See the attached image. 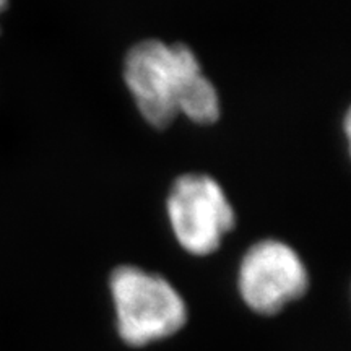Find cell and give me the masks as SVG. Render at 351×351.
I'll list each match as a JSON object with an SVG mask.
<instances>
[{
	"instance_id": "5b68a950",
	"label": "cell",
	"mask_w": 351,
	"mask_h": 351,
	"mask_svg": "<svg viewBox=\"0 0 351 351\" xmlns=\"http://www.w3.org/2000/svg\"><path fill=\"white\" fill-rule=\"evenodd\" d=\"M5 7H7V0H0V13L5 10Z\"/></svg>"
},
{
	"instance_id": "3957f363",
	"label": "cell",
	"mask_w": 351,
	"mask_h": 351,
	"mask_svg": "<svg viewBox=\"0 0 351 351\" xmlns=\"http://www.w3.org/2000/svg\"><path fill=\"white\" fill-rule=\"evenodd\" d=\"M171 228L184 251L210 256L236 225V215L225 191L207 174H184L168 195Z\"/></svg>"
},
{
	"instance_id": "7a4b0ae2",
	"label": "cell",
	"mask_w": 351,
	"mask_h": 351,
	"mask_svg": "<svg viewBox=\"0 0 351 351\" xmlns=\"http://www.w3.org/2000/svg\"><path fill=\"white\" fill-rule=\"evenodd\" d=\"M117 330L127 345L145 346L184 327L187 307L163 276L134 265L117 267L109 280Z\"/></svg>"
},
{
	"instance_id": "6da1fadb",
	"label": "cell",
	"mask_w": 351,
	"mask_h": 351,
	"mask_svg": "<svg viewBox=\"0 0 351 351\" xmlns=\"http://www.w3.org/2000/svg\"><path fill=\"white\" fill-rule=\"evenodd\" d=\"M124 80L138 111L153 127L163 129L178 114L200 125L218 121L217 88L186 44L169 46L160 39L135 44L127 52Z\"/></svg>"
},
{
	"instance_id": "277c9868",
	"label": "cell",
	"mask_w": 351,
	"mask_h": 351,
	"mask_svg": "<svg viewBox=\"0 0 351 351\" xmlns=\"http://www.w3.org/2000/svg\"><path fill=\"white\" fill-rule=\"evenodd\" d=\"M309 287L307 270L293 247L276 239H263L244 254L239 265L241 298L254 313L274 315L300 300Z\"/></svg>"
}]
</instances>
